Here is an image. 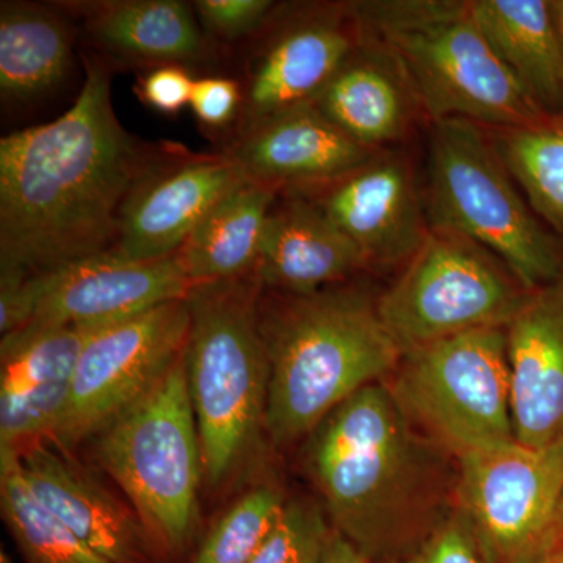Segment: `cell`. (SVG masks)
<instances>
[{
    "label": "cell",
    "instance_id": "obj_1",
    "mask_svg": "<svg viewBox=\"0 0 563 563\" xmlns=\"http://www.w3.org/2000/svg\"><path fill=\"white\" fill-rule=\"evenodd\" d=\"M158 154L122 128L110 69L85 62L68 111L0 140V263L41 274L110 251L122 206Z\"/></svg>",
    "mask_w": 563,
    "mask_h": 563
},
{
    "label": "cell",
    "instance_id": "obj_2",
    "mask_svg": "<svg viewBox=\"0 0 563 563\" xmlns=\"http://www.w3.org/2000/svg\"><path fill=\"white\" fill-rule=\"evenodd\" d=\"M303 462L333 532L372 563L409 553L455 507V459L407 418L387 380L329 413Z\"/></svg>",
    "mask_w": 563,
    "mask_h": 563
},
{
    "label": "cell",
    "instance_id": "obj_3",
    "mask_svg": "<svg viewBox=\"0 0 563 563\" xmlns=\"http://www.w3.org/2000/svg\"><path fill=\"white\" fill-rule=\"evenodd\" d=\"M261 328L268 357L266 439L274 446L307 439L340 404L387 379L402 357L377 310L357 285L269 299Z\"/></svg>",
    "mask_w": 563,
    "mask_h": 563
},
{
    "label": "cell",
    "instance_id": "obj_4",
    "mask_svg": "<svg viewBox=\"0 0 563 563\" xmlns=\"http://www.w3.org/2000/svg\"><path fill=\"white\" fill-rule=\"evenodd\" d=\"M255 277L191 285L187 373L203 461V483L221 488L261 451L266 437L268 357Z\"/></svg>",
    "mask_w": 563,
    "mask_h": 563
},
{
    "label": "cell",
    "instance_id": "obj_5",
    "mask_svg": "<svg viewBox=\"0 0 563 563\" xmlns=\"http://www.w3.org/2000/svg\"><path fill=\"white\" fill-rule=\"evenodd\" d=\"M362 38L391 52L432 122L523 128L544 114L479 31L468 2H358Z\"/></svg>",
    "mask_w": 563,
    "mask_h": 563
},
{
    "label": "cell",
    "instance_id": "obj_6",
    "mask_svg": "<svg viewBox=\"0 0 563 563\" xmlns=\"http://www.w3.org/2000/svg\"><path fill=\"white\" fill-rule=\"evenodd\" d=\"M429 229L459 233L493 252L533 291L563 269V247L515 184L485 128L432 122L429 133Z\"/></svg>",
    "mask_w": 563,
    "mask_h": 563
},
{
    "label": "cell",
    "instance_id": "obj_7",
    "mask_svg": "<svg viewBox=\"0 0 563 563\" xmlns=\"http://www.w3.org/2000/svg\"><path fill=\"white\" fill-rule=\"evenodd\" d=\"M96 462L124 493L155 543L179 550L198 520L203 483L184 354L144 398L90 440Z\"/></svg>",
    "mask_w": 563,
    "mask_h": 563
},
{
    "label": "cell",
    "instance_id": "obj_8",
    "mask_svg": "<svg viewBox=\"0 0 563 563\" xmlns=\"http://www.w3.org/2000/svg\"><path fill=\"white\" fill-rule=\"evenodd\" d=\"M385 380L407 418L454 459L517 442L506 328L406 351Z\"/></svg>",
    "mask_w": 563,
    "mask_h": 563
},
{
    "label": "cell",
    "instance_id": "obj_9",
    "mask_svg": "<svg viewBox=\"0 0 563 563\" xmlns=\"http://www.w3.org/2000/svg\"><path fill=\"white\" fill-rule=\"evenodd\" d=\"M529 290L493 252L459 233L429 229L377 310L402 354L459 333L507 328Z\"/></svg>",
    "mask_w": 563,
    "mask_h": 563
},
{
    "label": "cell",
    "instance_id": "obj_10",
    "mask_svg": "<svg viewBox=\"0 0 563 563\" xmlns=\"http://www.w3.org/2000/svg\"><path fill=\"white\" fill-rule=\"evenodd\" d=\"M455 506L487 563H531L563 539V439L455 459Z\"/></svg>",
    "mask_w": 563,
    "mask_h": 563
},
{
    "label": "cell",
    "instance_id": "obj_11",
    "mask_svg": "<svg viewBox=\"0 0 563 563\" xmlns=\"http://www.w3.org/2000/svg\"><path fill=\"white\" fill-rule=\"evenodd\" d=\"M190 329L185 299L88 332L68 409L49 440L69 451L139 402L179 361Z\"/></svg>",
    "mask_w": 563,
    "mask_h": 563
},
{
    "label": "cell",
    "instance_id": "obj_12",
    "mask_svg": "<svg viewBox=\"0 0 563 563\" xmlns=\"http://www.w3.org/2000/svg\"><path fill=\"white\" fill-rule=\"evenodd\" d=\"M31 284L29 324L74 325L87 332L185 299L191 287L177 254L158 261H125L110 251L54 272L32 274Z\"/></svg>",
    "mask_w": 563,
    "mask_h": 563
},
{
    "label": "cell",
    "instance_id": "obj_13",
    "mask_svg": "<svg viewBox=\"0 0 563 563\" xmlns=\"http://www.w3.org/2000/svg\"><path fill=\"white\" fill-rule=\"evenodd\" d=\"M243 180L222 152H161L122 206L111 254L125 261L172 257L211 207Z\"/></svg>",
    "mask_w": 563,
    "mask_h": 563
},
{
    "label": "cell",
    "instance_id": "obj_14",
    "mask_svg": "<svg viewBox=\"0 0 563 563\" xmlns=\"http://www.w3.org/2000/svg\"><path fill=\"white\" fill-rule=\"evenodd\" d=\"M290 192L310 199L361 251L368 269L406 265L429 233L424 196L404 155L384 151L324 187Z\"/></svg>",
    "mask_w": 563,
    "mask_h": 563
},
{
    "label": "cell",
    "instance_id": "obj_15",
    "mask_svg": "<svg viewBox=\"0 0 563 563\" xmlns=\"http://www.w3.org/2000/svg\"><path fill=\"white\" fill-rule=\"evenodd\" d=\"M361 35L351 7H321L269 33L247 63L236 132L284 111L312 106Z\"/></svg>",
    "mask_w": 563,
    "mask_h": 563
},
{
    "label": "cell",
    "instance_id": "obj_16",
    "mask_svg": "<svg viewBox=\"0 0 563 563\" xmlns=\"http://www.w3.org/2000/svg\"><path fill=\"white\" fill-rule=\"evenodd\" d=\"M383 152L352 140L312 103L247 125L222 154L244 179L287 192L324 187Z\"/></svg>",
    "mask_w": 563,
    "mask_h": 563
},
{
    "label": "cell",
    "instance_id": "obj_17",
    "mask_svg": "<svg viewBox=\"0 0 563 563\" xmlns=\"http://www.w3.org/2000/svg\"><path fill=\"white\" fill-rule=\"evenodd\" d=\"M88 332L29 324L0 343V450L51 439L68 409Z\"/></svg>",
    "mask_w": 563,
    "mask_h": 563
},
{
    "label": "cell",
    "instance_id": "obj_18",
    "mask_svg": "<svg viewBox=\"0 0 563 563\" xmlns=\"http://www.w3.org/2000/svg\"><path fill=\"white\" fill-rule=\"evenodd\" d=\"M22 473L36 498L110 563L150 562V532L87 468L49 439L20 451Z\"/></svg>",
    "mask_w": 563,
    "mask_h": 563
},
{
    "label": "cell",
    "instance_id": "obj_19",
    "mask_svg": "<svg viewBox=\"0 0 563 563\" xmlns=\"http://www.w3.org/2000/svg\"><path fill=\"white\" fill-rule=\"evenodd\" d=\"M515 439L547 446L563 439V269L529 292L507 324Z\"/></svg>",
    "mask_w": 563,
    "mask_h": 563
},
{
    "label": "cell",
    "instance_id": "obj_20",
    "mask_svg": "<svg viewBox=\"0 0 563 563\" xmlns=\"http://www.w3.org/2000/svg\"><path fill=\"white\" fill-rule=\"evenodd\" d=\"M365 269L361 251L310 199L280 192L266 218L255 266L263 290L310 295Z\"/></svg>",
    "mask_w": 563,
    "mask_h": 563
},
{
    "label": "cell",
    "instance_id": "obj_21",
    "mask_svg": "<svg viewBox=\"0 0 563 563\" xmlns=\"http://www.w3.org/2000/svg\"><path fill=\"white\" fill-rule=\"evenodd\" d=\"M412 88L387 47L362 38L313 106L352 140L385 151L409 131Z\"/></svg>",
    "mask_w": 563,
    "mask_h": 563
},
{
    "label": "cell",
    "instance_id": "obj_22",
    "mask_svg": "<svg viewBox=\"0 0 563 563\" xmlns=\"http://www.w3.org/2000/svg\"><path fill=\"white\" fill-rule=\"evenodd\" d=\"M84 14L92 43L121 60L187 66L206 57L207 35L196 11L180 0L70 3Z\"/></svg>",
    "mask_w": 563,
    "mask_h": 563
},
{
    "label": "cell",
    "instance_id": "obj_23",
    "mask_svg": "<svg viewBox=\"0 0 563 563\" xmlns=\"http://www.w3.org/2000/svg\"><path fill=\"white\" fill-rule=\"evenodd\" d=\"M470 14L548 117L563 114V44L550 0H474Z\"/></svg>",
    "mask_w": 563,
    "mask_h": 563
},
{
    "label": "cell",
    "instance_id": "obj_24",
    "mask_svg": "<svg viewBox=\"0 0 563 563\" xmlns=\"http://www.w3.org/2000/svg\"><path fill=\"white\" fill-rule=\"evenodd\" d=\"M279 195L243 180L211 207L177 252L191 285L255 273L266 218Z\"/></svg>",
    "mask_w": 563,
    "mask_h": 563
},
{
    "label": "cell",
    "instance_id": "obj_25",
    "mask_svg": "<svg viewBox=\"0 0 563 563\" xmlns=\"http://www.w3.org/2000/svg\"><path fill=\"white\" fill-rule=\"evenodd\" d=\"M73 33L49 7L2 2L0 7V91L9 102L44 98L73 69Z\"/></svg>",
    "mask_w": 563,
    "mask_h": 563
},
{
    "label": "cell",
    "instance_id": "obj_26",
    "mask_svg": "<svg viewBox=\"0 0 563 563\" xmlns=\"http://www.w3.org/2000/svg\"><path fill=\"white\" fill-rule=\"evenodd\" d=\"M492 131L499 157L533 213L563 236V114Z\"/></svg>",
    "mask_w": 563,
    "mask_h": 563
},
{
    "label": "cell",
    "instance_id": "obj_27",
    "mask_svg": "<svg viewBox=\"0 0 563 563\" xmlns=\"http://www.w3.org/2000/svg\"><path fill=\"white\" fill-rule=\"evenodd\" d=\"M0 512L25 563H110L36 498L20 451L0 450Z\"/></svg>",
    "mask_w": 563,
    "mask_h": 563
},
{
    "label": "cell",
    "instance_id": "obj_28",
    "mask_svg": "<svg viewBox=\"0 0 563 563\" xmlns=\"http://www.w3.org/2000/svg\"><path fill=\"white\" fill-rule=\"evenodd\" d=\"M279 488L261 484L222 514L191 563H251L285 509Z\"/></svg>",
    "mask_w": 563,
    "mask_h": 563
},
{
    "label": "cell",
    "instance_id": "obj_29",
    "mask_svg": "<svg viewBox=\"0 0 563 563\" xmlns=\"http://www.w3.org/2000/svg\"><path fill=\"white\" fill-rule=\"evenodd\" d=\"M333 529L320 507L287 501L279 521L251 563H322Z\"/></svg>",
    "mask_w": 563,
    "mask_h": 563
},
{
    "label": "cell",
    "instance_id": "obj_30",
    "mask_svg": "<svg viewBox=\"0 0 563 563\" xmlns=\"http://www.w3.org/2000/svg\"><path fill=\"white\" fill-rule=\"evenodd\" d=\"M387 563H487V559L455 506L413 550Z\"/></svg>",
    "mask_w": 563,
    "mask_h": 563
},
{
    "label": "cell",
    "instance_id": "obj_31",
    "mask_svg": "<svg viewBox=\"0 0 563 563\" xmlns=\"http://www.w3.org/2000/svg\"><path fill=\"white\" fill-rule=\"evenodd\" d=\"M274 5L269 0H199L192 9L207 36L233 43L262 29Z\"/></svg>",
    "mask_w": 563,
    "mask_h": 563
},
{
    "label": "cell",
    "instance_id": "obj_32",
    "mask_svg": "<svg viewBox=\"0 0 563 563\" xmlns=\"http://www.w3.org/2000/svg\"><path fill=\"white\" fill-rule=\"evenodd\" d=\"M243 107V88L229 77L196 79L190 109L207 129L221 131L239 122Z\"/></svg>",
    "mask_w": 563,
    "mask_h": 563
},
{
    "label": "cell",
    "instance_id": "obj_33",
    "mask_svg": "<svg viewBox=\"0 0 563 563\" xmlns=\"http://www.w3.org/2000/svg\"><path fill=\"white\" fill-rule=\"evenodd\" d=\"M196 79L187 66H157L144 74L136 85L144 106L162 114H177L190 107Z\"/></svg>",
    "mask_w": 563,
    "mask_h": 563
},
{
    "label": "cell",
    "instance_id": "obj_34",
    "mask_svg": "<svg viewBox=\"0 0 563 563\" xmlns=\"http://www.w3.org/2000/svg\"><path fill=\"white\" fill-rule=\"evenodd\" d=\"M32 274L0 263V333L2 336L27 325L33 313Z\"/></svg>",
    "mask_w": 563,
    "mask_h": 563
},
{
    "label": "cell",
    "instance_id": "obj_35",
    "mask_svg": "<svg viewBox=\"0 0 563 563\" xmlns=\"http://www.w3.org/2000/svg\"><path fill=\"white\" fill-rule=\"evenodd\" d=\"M322 563H372L368 559L355 550L350 542L333 532L331 543H329L328 553L324 555Z\"/></svg>",
    "mask_w": 563,
    "mask_h": 563
},
{
    "label": "cell",
    "instance_id": "obj_36",
    "mask_svg": "<svg viewBox=\"0 0 563 563\" xmlns=\"http://www.w3.org/2000/svg\"><path fill=\"white\" fill-rule=\"evenodd\" d=\"M531 563H563V539L550 551L537 558Z\"/></svg>",
    "mask_w": 563,
    "mask_h": 563
},
{
    "label": "cell",
    "instance_id": "obj_37",
    "mask_svg": "<svg viewBox=\"0 0 563 563\" xmlns=\"http://www.w3.org/2000/svg\"><path fill=\"white\" fill-rule=\"evenodd\" d=\"M550 2L551 11H553L555 25H558L559 35H561L563 44V0H550Z\"/></svg>",
    "mask_w": 563,
    "mask_h": 563
}]
</instances>
